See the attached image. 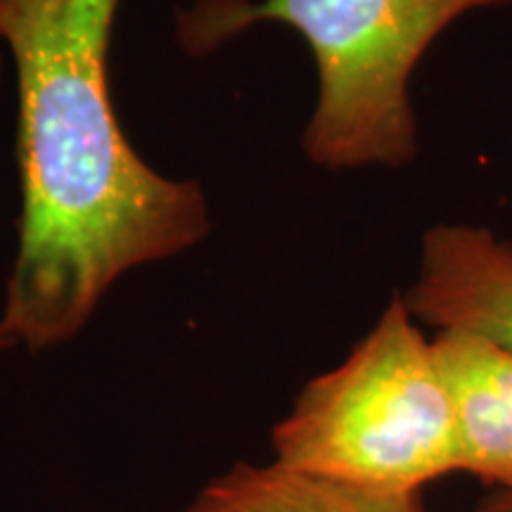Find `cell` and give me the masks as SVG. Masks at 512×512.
I'll list each match as a JSON object with an SVG mask.
<instances>
[{
  "label": "cell",
  "mask_w": 512,
  "mask_h": 512,
  "mask_svg": "<svg viewBox=\"0 0 512 512\" xmlns=\"http://www.w3.org/2000/svg\"><path fill=\"white\" fill-rule=\"evenodd\" d=\"M432 344L456 415L460 472L512 491V351L453 330Z\"/></svg>",
  "instance_id": "5b68a950"
},
{
  "label": "cell",
  "mask_w": 512,
  "mask_h": 512,
  "mask_svg": "<svg viewBox=\"0 0 512 512\" xmlns=\"http://www.w3.org/2000/svg\"><path fill=\"white\" fill-rule=\"evenodd\" d=\"M10 347H15V339H12L10 330L5 328V323L0 320V354H3V351L10 349Z\"/></svg>",
  "instance_id": "ba28073f"
},
{
  "label": "cell",
  "mask_w": 512,
  "mask_h": 512,
  "mask_svg": "<svg viewBox=\"0 0 512 512\" xmlns=\"http://www.w3.org/2000/svg\"><path fill=\"white\" fill-rule=\"evenodd\" d=\"M512 0H197L178 38L204 55L259 22L297 29L318 69L304 150L325 169L403 166L418 152L408 83L422 55L460 17Z\"/></svg>",
  "instance_id": "7a4b0ae2"
},
{
  "label": "cell",
  "mask_w": 512,
  "mask_h": 512,
  "mask_svg": "<svg viewBox=\"0 0 512 512\" xmlns=\"http://www.w3.org/2000/svg\"><path fill=\"white\" fill-rule=\"evenodd\" d=\"M181 512H427L422 496L387 494L297 470L278 460L238 463Z\"/></svg>",
  "instance_id": "8992f818"
},
{
  "label": "cell",
  "mask_w": 512,
  "mask_h": 512,
  "mask_svg": "<svg viewBox=\"0 0 512 512\" xmlns=\"http://www.w3.org/2000/svg\"><path fill=\"white\" fill-rule=\"evenodd\" d=\"M403 299L420 323L512 351V242L479 226H434L422 242L418 280Z\"/></svg>",
  "instance_id": "277c9868"
},
{
  "label": "cell",
  "mask_w": 512,
  "mask_h": 512,
  "mask_svg": "<svg viewBox=\"0 0 512 512\" xmlns=\"http://www.w3.org/2000/svg\"><path fill=\"white\" fill-rule=\"evenodd\" d=\"M475 512H512V491L508 489H491Z\"/></svg>",
  "instance_id": "52a82bcc"
},
{
  "label": "cell",
  "mask_w": 512,
  "mask_h": 512,
  "mask_svg": "<svg viewBox=\"0 0 512 512\" xmlns=\"http://www.w3.org/2000/svg\"><path fill=\"white\" fill-rule=\"evenodd\" d=\"M273 460L339 482L422 496L460 472L456 415L432 339L401 294L273 430Z\"/></svg>",
  "instance_id": "3957f363"
},
{
  "label": "cell",
  "mask_w": 512,
  "mask_h": 512,
  "mask_svg": "<svg viewBox=\"0 0 512 512\" xmlns=\"http://www.w3.org/2000/svg\"><path fill=\"white\" fill-rule=\"evenodd\" d=\"M121 0H0L17 74L19 247L0 320L41 351L72 339L131 268L207 235L200 185L136 155L114 112L110 41Z\"/></svg>",
  "instance_id": "6da1fadb"
}]
</instances>
